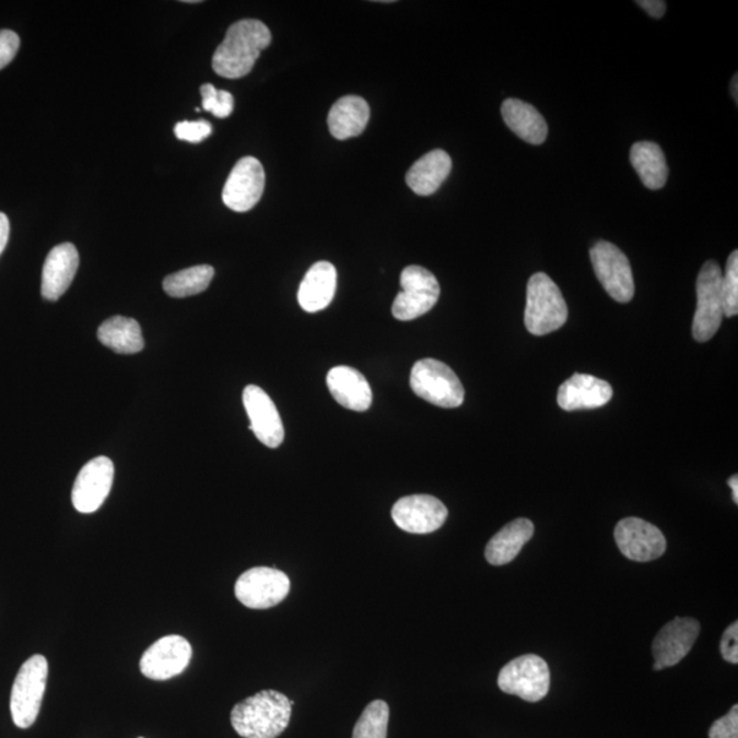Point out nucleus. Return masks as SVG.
<instances>
[{"mask_svg":"<svg viewBox=\"0 0 738 738\" xmlns=\"http://www.w3.org/2000/svg\"><path fill=\"white\" fill-rule=\"evenodd\" d=\"M271 40V32L261 21L235 22L213 54L212 68L224 79H241L250 73L262 49L270 46Z\"/></svg>","mask_w":738,"mask_h":738,"instance_id":"nucleus-1","label":"nucleus"},{"mask_svg":"<svg viewBox=\"0 0 738 738\" xmlns=\"http://www.w3.org/2000/svg\"><path fill=\"white\" fill-rule=\"evenodd\" d=\"M294 702L283 693L267 689L235 704L232 726L244 738H277L292 718Z\"/></svg>","mask_w":738,"mask_h":738,"instance_id":"nucleus-2","label":"nucleus"},{"mask_svg":"<svg viewBox=\"0 0 738 738\" xmlns=\"http://www.w3.org/2000/svg\"><path fill=\"white\" fill-rule=\"evenodd\" d=\"M567 305L560 288L544 272L530 277L524 321L532 336H547L560 330L567 320Z\"/></svg>","mask_w":738,"mask_h":738,"instance_id":"nucleus-3","label":"nucleus"},{"mask_svg":"<svg viewBox=\"0 0 738 738\" xmlns=\"http://www.w3.org/2000/svg\"><path fill=\"white\" fill-rule=\"evenodd\" d=\"M47 677L48 661L43 655H33L21 666L10 698L11 716L21 729L35 724L46 692Z\"/></svg>","mask_w":738,"mask_h":738,"instance_id":"nucleus-4","label":"nucleus"},{"mask_svg":"<svg viewBox=\"0 0 738 738\" xmlns=\"http://www.w3.org/2000/svg\"><path fill=\"white\" fill-rule=\"evenodd\" d=\"M410 387L415 396L441 408L461 407L465 397L462 383L450 366L434 359H424L413 365Z\"/></svg>","mask_w":738,"mask_h":738,"instance_id":"nucleus-5","label":"nucleus"},{"mask_svg":"<svg viewBox=\"0 0 738 738\" xmlns=\"http://www.w3.org/2000/svg\"><path fill=\"white\" fill-rule=\"evenodd\" d=\"M497 687L502 692L514 694L525 702H540L550 691L549 666L538 655L518 656L502 667Z\"/></svg>","mask_w":738,"mask_h":738,"instance_id":"nucleus-6","label":"nucleus"},{"mask_svg":"<svg viewBox=\"0 0 738 738\" xmlns=\"http://www.w3.org/2000/svg\"><path fill=\"white\" fill-rule=\"evenodd\" d=\"M698 308L694 312L692 333L698 342H707L719 330L724 320L722 305V270L715 261L705 262L699 272Z\"/></svg>","mask_w":738,"mask_h":738,"instance_id":"nucleus-7","label":"nucleus"},{"mask_svg":"<svg viewBox=\"0 0 738 738\" xmlns=\"http://www.w3.org/2000/svg\"><path fill=\"white\" fill-rule=\"evenodd\" d=\"M402 292L393 304V315L398 320L418 319L434 308L441 295L440 282L434 273L420 266H409L401 273Z\"/></svg>","mask_w":738,"mask_h":738,"instance_id":"nucleus-8","label":"nucleus"},{"mask_svg":"<svg viewBox=\"0 0 738 738\" xmlns=\"http://www.w3.org/2000/svg\"><path fill=\"white\" fill-rule=\"evenodd\" d=\"M234 593L241 604L249 609H271L289 595L290 578L276 567H251L241 574Z\"/></svg>","mask_w":738,"mask_h":738,"instance_id":"nucleus-9","label":"nucleus"},{"mask_svg":"<svg viewBox=\"0 0 738 738\" xmlns=\"http://www.w3.org/2000/svg\"><path fill=\"white\" fill-rule=\"evenodd\" d=\"M596 277L601 286L617 303L626 304L634 295L631 262L620 248L607 241H599L589 251Z\"/></svg>","mask_w":738,"mask_h":738,"instance_id":"nucleus-10","label":"nucleus"},{"mask_svg":"<svg viewBox=\"0 0 738 738\" xmlns=\"http://www.w3.org/2000/svg\"><path fill=\"white\" fill-rule=\"evenodd\" d=\"M266 173L256 157L239 159L222 191L224 206L235 212L250 211L265 191Z\"/></svg>","mask_w":738,"mask_h":738,"instance_id":"nucleus-11","label":"nucleus"},{"mask_svg":"<svg viewBox=\"0 0 738 738\" xmlns=\"http://www.w3.org/2000/svg\"><path fill=\"white\" fill-rule=\"evenodd\" d=\"M614 538L618 549L628 560L649 562L658 560L666 551L664 534L642 518L629 517L617 524Z\"/></svg>","mask_w":738,"mask_h":738,"instance_id":"nucleus-12","label":"nucleus"},{"mask_svg":"<svg viewBox=\"0 0 738 738\" xmlns=\"http://www.w3.org/2000/svg\"><path fill=\"white\" fill-rule=\"evenodd\" d=\"M191 653L188 640L178 634L159 639L142 655L140 670L150 680H169L188 667Z\"/></svg>","mask_w":738,"mask_h":738,"instance_id":"nucleus-13","label":"nucleus"},{"mask_svg":"<svg viewBox=\"0 0 738 738\" xmlns=\"http://www.w3.org/2000/svg\"><path fill=\"white\" fill-rule=\"evenodd\" d=\"M447 516V507L431 495L403 496L396 502L391 511L397 527L414 535L435 532L445 524Z\"/></svg>","mask_w":738,"mask_h":738,"instance_id":"nucleus-14","label":"nucleus"},{"mask_svg":"<svg viewBox=\"0 0 738 738\" xmlns=\"http://www.w3.org/2000/svg\"><path fill=\"white\" fill-rule=\"evenodd\" d=\"M114 481V464L107 457L93 458L77 476L71 501L77 512L95 513L106 501Z\"/></svg>","mask_w":738,"mask_h":738,"instance_id":"nucleus-15","label":"nucleus"},{"mask_svg":"<svg viewBox=\"0 0 738 738\" xmlns=\"http://www.w3.org/2000/svg\"><path fill=\"white\" fill-rule=\"evenodd\" d=\"M700 633V623L694 618H675L656 634L653 643L654 669L664 670L686 658Z\"/></svg>","mask_w":738,"mask_h":738,"instance_id":"nucleus-16","label":"nucleus"},{"mask_svg":"<svg viewBox=\"0 0 738 738\" xmlns=\"http://www.w3.org/2000/svg\"><path fill=\"white\" fill-rule=\"evenodd\" d=\"M244 407L249 415V430L267 447L277 448L284 440V429L276 403L262 388L249 385L243 394Z\"/></svg>","mask_w":738,"mask_h":738,"instance_id":"nucleus-17","label":"nucleus"},{"mask_svg":"<svg viewBox=\"0 0 738 738\" xmlns=\"http://www.w3.org/2000/svg\"><path fill=\"white\" fill-rule=\"evenodd\" d=\"M611 398L612 387L609 382L590 375L574 374L562 383L557 401L561 409L573 412L605 407Z\"/></svg>","mask_w":738,"mask_h":738,"instance_id":"nucleus-18","label":"nucleus"},{"mask_svg":"<svg viewBox=\"0 0 738 738\" xmlns=\"http://www.w3.org/2000/svg\"><path fill=\"white\" fill-rule=\"evenodd\" d=\"M79 250L73 244H60L49 251L42 273V295L48 301H57L70 288L79 270Z\"/></svg>","mask_w":738,"mask_h":738,"instance_id":"nucleus-19","label":"nucleus"},{"mask_svg":"<svg viewBox=\"0 0 738 738\" xmlns=\"http://www.w3.org/2000/svg\"><path fill=\"white\" fill-rule=\"evenodd\" d=\"M327 386L331 396L342 407L365 412L372 405V390L368 380L352 366H333L327 375Z\"/></svg>","mask_w":738,"mask_h":738,"instance_id":"nucleus-20","label":"nucleus"},{"mask_svg":"<svg viewBox=\"0 0 738 738\" xmlns=\"http://www.w3.org/2000/svg\"><path fill=\"white\" fill-rule=\"evenodd\" d=\"M337 290V270L328 261H317L300 284L298 303L309 314L326 309Z\"/></svg>","mask_w":738,"mask_h":738,"instance_id":"nucleus-21","label":"nucleus"},{"mask_svg":"<svg viewBox=\"0 0 738 738\" xmlns=\"http://www.w3.org/2000/svg\"><path fill=\"white\" fill-rule=\"evenodd\" d=\"M502 117L507 128L519 139L540 145L549 134V126L538 109L518 98H507L502 104Z\"/></svg>","mask_w":738,"mask_h":738,"instance_id":"nucleus-22","label":"nucleus"},{"mask_svg":"<svg viewBox=\"0 0 738 738\" xmlns=\"http://www.w3.org/2000/svg\"><path fill=\"white\" fill-rule=\"evenodd\" d=\"M534 532L535 527L530 519H514L489 541L485 547V560L494 566L506 565L519 554L523 547L532 538Z\"/></svg>","mask_w":738,"mask_h":738,"instance_id":"nucleus-23","label":"nucleus"},{"mask_svg":"<svg viewBox=\"0 0 738 738\" xmlns=\"http://www.w3.org/2000/svg\"><path fill=\"white\" fill-rule=\"evenodd\" d=\"M452 172V157L435 150L420 157L407 174V184L419 196L434 195Z\"/></svg>","mask_w":738,"mask_h":738,"instance_id":"nucleus-24","label":"nucleus"},{"mask_svg":"<svg viewBox=\"0 0 738 738\" xmlns=\"http://www.w3.org/2000/svg\"><path fill=\"white\" fill-rule=\"evenodd\" d=\"M370 106L363 97L349 95L339 98L328 114V128L337 140L358 137L370 120Z\"/></svg>","mask_w":738,"mask_h":738,"instance_id":"nucleus-25","label":"nucleus"},{"mask_svg":"<svg viewBox=\"0 0 738 738\" xmlns=\"http://www.w3.org/2000/svg\"><path fill=\"white\" fill-rule=\"evenodd\" d=\"M97 338L104 347L118 354H134L144 349L139 321L125 316L109 317L97 330Z\"/></svg>","mask_w":738,"mask_h":738,"instance_id":"nucleus-26","label":"nucleus"},{"mask_svg":"<svg viewBox=\"0 0 738 738\" xmlns=\"http://www.w3.org/2000/svg\"><path fill=\"white\" fill-rule=\"evenodd\" d=\"M631 163L645 188L658 190L664 188L669 167L664 151L651 141H640L631 148Z\"/></svg>","mask_w":738,"mask_h":738,"instance_id":"nucleus-27","label":"nucleus"},{"mask_svg":"<svg viewBox=\"0 0 738 738\" xmlns=\"http://www.w3.org/2000/svg\"><path fill=\"white\" fill-rule=\"evenodd\" d=\"M215 276L211 266H195L164 278L163 289L169 297L185 298L204 292Z\"/></svg>","mask_w":738,"mask_h":738,"instance_id":"nucleus-28","label":"nucleus"},{"mask_svg":"<svg viewBox=\"0 0 738 738\" xmlns=\"http://www.w3.org/2000/svg\"><path fill=\"white\" fill-rule=\"evenodd\" d=\"M390 708L383 700L366 705L353 729L352 738H387Z\"/></svg>","mask_w":738,"mask_h":738,"instance_id":"nucleus-29","label":"nucleus"},{"mask_svg":"<svg viewBox=\"0 0 738 738\" xmlns=\"http://www.w3.org/2000/svg\"><path fill=\"white\" fill-rule=\"evenodd\" d=\"M722 305L724 316L733 317L738 314V251L735 250L727 259L725 273H722Z\"/></svg>","mask_w":738,"mask_h":738,"instance_id":"nucleus-30","label":"nucleus"},{"mask_svg":"<svg viewBox=\"0 0 738 738\" xmlns=\"http://www.w3.org/2000/svg\"><path fill=\"white\" fill-rule=\"evenodd\" d=\"M202 97V108L212 113L218 118H227L234 109V97L227 91H218L212 84H204L200 87Z\"/></svg>","mask_w":738,"mask_h":738,"instance_id":"nucleus-31","label":"nucleus"},{"mask_svg":"<svg viewBox=\"0 0 738 738\" xmlns=\"http://www.w3.org/2000/svg\"><path fill=\"white\" fill-rule=\"evenodd\" d=\"M174 133L178 140L188 142H201L212 133V126L207 120H184L175 125Z\"/></svg>","mask_w":738,"mask_h":738,"instance_id":"nucleus-32","label":"nucleus"},{"mask_svg":"<svg viewBox=\"0 0 738 738\" xmlns=\"http://www.w3.org/2000/svg\"><path fill=\"white\" fill-rule=\"evenodd\" d=\"M710 738H738V705H733L729 713L722 716L710 727Z\"/></svg>","mask_w":738,"mask_h":738,"instance_id":"nucleus-33","label":"nucleus"},{"mask_svg":"<svg viewBox=\"0 0 738 738\" xmlns=\"http://www.w3.org/2000/svg\"><path fill=\"white\" fill-rule=\"evenodd\" d=\"M20 48V37L15 32L0 31V70L14 59Z\"/></svg>","mask_w":738,"mask_h":738,"instance_id":"nucleus-34","label":"nucleus"},{"mask_svg":"<svg viewBox=\"0 0 738 738\" xmlns=\"http://www.w3.org/2000/svg\"><path fill=\"white\" fill-rule=\"evenodd\" d=\"M721 654L729 664H738V623H731L721 640Z\"/></svg>","mask_w":738,"mask_h":738,"instance_id":"nucleus-35","label":"nucleus"},{"mask_svg":"<svg viewBox=\"0 0 738 738\" xmlns=\"http://www.w3.org/2000/svg\"><path fill=\"white\" fill-rule=\"evenodd\" d=\"M636 4L653 16V19H661L666 13V2L661 0H637Z\"/></svg>","mask_w":738,"mask_h":738,"instance_id":"nucleus-36","label":"nucleus"},{"mask_svg":"<svg viewBox=\"0 0 738 738\" xmlns=\"http://www.w3.org/2000/svg\"><path fill=\"white\" fill-rule=\"evenodd\" d=\"M9 235H10L9 218L5 216L3 212H0V255L3 254L5 245H8Z\"/></svg>","mask_w":738,"mask_h":738,"instance_id":"nucleus-37","label":"nucleus"},{"mask_svg":"<svg viewBox=\"0 0 738 738\" xmlns=\"http://www.w3.org/2000/svg\"><path fill=\"white\" fill-rule=\"evenodd\" d=\"M727 483H729L731 492H733V501H735V503L737 505V503H738V478H737V475L731 476V478L729 479V481H727Z\"/></svg>","mask_w":738,"mask_h":738,"instance_id":"nucleus-38","label":"nucleus"},{"mask_svg":"<svg viewBox=\"0 0 738 738\" xmlns=\"http://www.w3.org/2000/svg\"><path fill=\"white\" fill-rule=\"evenodd\" d=\"M731 96L735 97V101L737 102V74L735 75V79L731 81Z\"/></svg>","mask_w":738,"mask_h":738,"instance_id":"nucleus-39","label":"nucleus"}]
</instances>
